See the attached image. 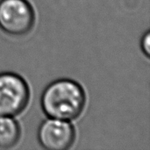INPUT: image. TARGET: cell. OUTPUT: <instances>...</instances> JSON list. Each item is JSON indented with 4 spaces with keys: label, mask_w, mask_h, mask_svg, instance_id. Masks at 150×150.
Instances as JSON below:
<instances>
[{
    "label": "cell",
    "mask_w": 150,
    "mask_h": 150,
    "mask_svg": "<svg viewBox=\"0 0 150 150\" xmlns=\"http://www.w3.org/2000/svg\"><path fill=\"white\" fill-rule=\"evenodd\" d=\"M37 139L45 149L66 150L74 143L76 131L69 121L48 117L39 125Z\"/></svg>",
    "instance_id": "cell-4"
},
{
    "label": "cell",
    "mask_w": 150,
    "mask_h": 150,
    "mask_svg": "<svg viewBox=\"0 0 150 150\" xmlns=\"http://www.w3.org/2000/svg\"><path fill=\"white\" fill-rule=\"evenodd\" d=\"M30 89L23 77L13 72L0 73V115L15 117L28 107Z\"/></svg>",
    "instance_id": "cell-2"
},
{
    "label": "cell",
    "mask_w": 150,
    "mask_h": 150,
    "mask_svg": "<svg viewBox=\"0 0 150 150\" xmlns=\"http://www.w3.org/2000/svg\"><path fill=\"white\" fill-rule=\"evenodd\" d=\"M40 103L47 117L70 121L82 115L86 103V95L78 82L70 79H59L46 86Z\"/></svg>",
    "instance_id": "cell-1"
},
{
    "label": "cell",
    "mask_w": 150,
    "mask_h": 150,
    "mask_svg": "<svg viewBox=\"0 0 150 150\" xmlns=\"http://www.w3.org/2000/svg\"><path fill=\"white\" fill-rule=\"evenodd\" d=\"M140 48L147 58L149 57L150 55V32L148 30L146 33L144 34L140 40Z\"/></svg>",
    "instance_id": "cell-6"
},
{
    "label": "cell",
    "mask_w": 150,
    "mask_h": 150,
    "mask_svg": "<svg viewBox=\"0 0 150 150\" xmlns=\"http://www.w3.org/2000/svg\"><path fill=\"white\" fill-rule=\"evenodd\" d=\"M36 22L33 6L28 0H0V29L11 36H23Z\"/></svg>",
    "instance_id": "cell-3"
},
{
    "label": "cell",
    "mask_w": 150,
    "mask_h": 150,
    "mask_svg": "<svg viewBox=\"0 0 150 150\" xmlns=\"http://www.w3.org/2000/svg\"><path fill=\"white\" fill-rule=\"evenodd\" d=\"M21 137V128L13 117L0 115V149L16 146Z\"/></svg>",
    "instance_id": "cell-5"
}]
</instances>
